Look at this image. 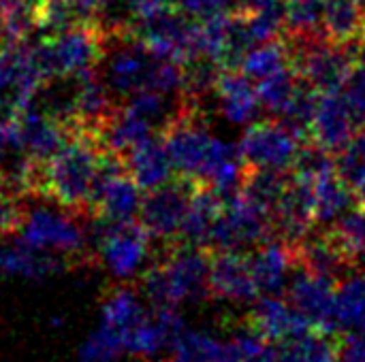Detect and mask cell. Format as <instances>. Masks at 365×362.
I'll list each match as a JSON object with an SVG mask.
<instances>
[{
	"instance_id": "6da1fadb",
	"label": "cell",
	"mask_w": 365,
	"mask_h": 362,
	"mask_svg": "<svg viewBox=\"0 0 365 362\" xmlns=\"http://www.w3.org/2000/svg\"><path fill=\"white\" fill-rule=\"evenodd\" d=\"M105 156L107 149L96 139L71 132V139L51 158L36 162L30 198L51 201L75 213L90 215Z\"/></svg>"
},
{
	"instance_id": "7a4b0ae2",
	"label": "cell",
	"mask_w": 365,
	"mask_h": 362,
	"mask_svg": "<svg viewBox=\"0 0 365 362\" xmlns=\"http://www.w3.org/2000/svg\"><path fill=\"white\" fill-rule=\"evenodd\" d=\"M210 269L212 256L205 247L171 243L165 258L143 273V294L152 307L180 309L199 303L212 294Z\"/></svg>"
},
{
	"instance_id": "3957f363",
	"label": "cell",
	"mask_w": 365,
	"mask_h": 362,
	"mask_svg": "<svg viewBox=\"0 0 365 362\" xmlns=\"http://www.w3.org/2000/svg\"><path fill=\"white\" fill-rule=\"evenodd\" d=\"M88 215L75 213L58 203L24 207L19 228L15 237L26 241L32 247L60 254L71 262L83 260L90 256V237H88Z\"/></svg>"
},
{
	"instance_id": "277c9868",
	"label": "cell",
	"mask_w": 365,
	"mask_h": 362,
	"mask_svg": "<svg viewBox=\"0 0 365 362\" xmlns=\"http://www.w3.org/2000/svg\"><path fill=\"white\" fill-rule=\"evenodd\" d=\"M45 79L77 77L96 70L105 55V30L101 26H75L41 38L32 45Z\"/></svg>"
},
{
	"instance_id": "5b68a950",
	"label": "cell",
	"mask_w": 365,
	"mask_h": 362,
	"mask_svg": "<svg viewBox=\"0 0 365 362\" xmlns=\"http://www.w3.org/2000/svg\"><path fill=\"white\" fill-rule=\"evenodd\" d=\"M284 41L297 75L319 92L342 90L357 66V47L353 45H340L325 36H287Z\"/></svg>"
},
{
	"instance_id": "8992f818",
	"label": "cell",
	"mask_w": 365,
	"mask_h": 362,
	"mask_svg": "<svg viewBox=\"0 0 365 362\" xmlns=\"http://www.w3.org/2000/svg\"><path fill=\"white\" fill-rule=\"evenodd\" d=\"M130 32L156 55L173 60L178 64H188L192 58L201 55V21L184 15L173 4L137 19Z\"/></svg>"
},
{
	"instance_id": "52a82bcc",
	"label": "cell",
	"mask_w": 365,
	"mask_h": 362,
	"mask_svg": "<svg viewBox=\"0 0 365 362\" xmlns=\"http://www.w3.org/2000/svg\"><path fill=\"white\" fill-rule=\"evenodd\" d=\"M274 239L272 215L252 203L242 190L225 198L222 211L212 233L210 247L218 252H244Z\"/></svg>"
},
{
	"instance_id": "ba28073f",
	"label": "cell",
	"mask_w": 365,
	"mask_h": 362,
	"mask_svg": "<svg viewBox=\"0 0 365 362\" xmlns=\"http://www.w3.org/2000/svg\"><path fill=\"white\" fill-rule=\"evenodd\" d=\"M304 137L280 119L257 122L246 128L240 139V154L246 171H293L304 147Z\"/></svg>"
},
{
	"instance_id": "9c48e42d",
	"label": "cell",
	"mask_w": 365,
	"mask_h": 362,
	"mask_svg": "<svg viewBox=\"0 0 365 362\" xmlns=\"http://www.w3.org/2000/svg\"><path fill=\"white\" fill-rule=\"evenodd\" d=\"M199 183L178 177L169 183L148 190L141 203L139 222L150 233L152 239L171 245L180 241V233L184 226V218L192 198V192Z\"/></svg>"
},
{
	"instance_id": "30bf717a",
	"label": "cell",
	"mask_w": 365,
	"mask_h": 362,
	"mask_svg": "<svg viewBox=\"0 0 365 362\" xmlns=\"http://www.w3.org/2000/svg\"><path fill=\"white\" fill-rule=\"evenodd\" d=\"M141 186L133 179L126 169V160L107 151L103 171L92 196L90 215H98L111 222L139 220L141 211Z\"/></svg>"
},
{
	"instance_id": "8fae6325",
	"label": "cell",
	"mask_w": 365,
	"mask_h": 362,
	"mask_svg": "<svg viewBox=\"0 0 365 362\" xmlns=\"http://www.w3.org/2000/svg\"><path fill=\"white\" fill-rule=\"evenodd\" d=\"M338 280L299 267L289 282V301L308 318L312 329L336 333Z\"/></svg>"
},
{
	"instance_id": "7c38bea8",
	"label": "cell",
	"mask_w": 365,
	"mask_h": 362,
	"mask_svg": "<svg viewBox=\"0 0 365 362\" xmlns=\"http://www.w3.org/2000/svg\"><path fill=\"white\" fill-rule=\"evenodd\" d=\"M317 222L314 209V186L310 179L299 177L291 171L289 188L272 211L274 239H280L293 247H297L312 230Z\"/></svg>"
},
{
	"instance_id": "4fadbf2b",
	"label": "cell",
	"mask_w": 365,
	"mask_h": 362,
	"mask_svg": "<svg viewBox=\"0 0 365 362\" xmlns=\"http://www.w3.org/2000/svg\"><path fill=\"white\" fill-rule=\"evenodd\" d=\"M11 124L17 143L36 162H45L47 158H51L71 139V130L64 122L34 105L13 117Z\"/></svg>"
},
{
	"instance_id": "5bb4252c",
	"label": "cell",
	"mask_w": 365,
	"mask_h": 362,
	"mask_svg": "<svg viewBox=\"0 0 365 362\" xmlns=\"http://www.w3.org/2000/svg\"><path fill=\"white\" fill-rule=\"evenodd\" d=\"M248 329L267 344H282L317 331L291 301L278 294H265V299L257 301L248 316Z\"/></svg>"
},
{
	"instance_id": "9a60e30c",
	"label": "cell",
	"mask_w": 365,
	"mask_h": 362,
	"mask_svg": "<svg viewBox=\"0 0 365 362\" xmlns=\"http://www.w3.org/2000/svg\"><path fill=\"white\" fill-rule=\"evenodd\" d=\"M361 128L342 90L321 92L319 107L310 126V139L329 151H338Z\"/></svg>"
},
{
	"instance_id": "2e32d148",
	"label": "cell",
	"mask_w": 365,
	"mask_h": 362,
	"mask_svg": "<svg viewBox=\"0 0 365 362\" xmlns=\"http://www.w3.org/2000/svg\"><path fill=\"white\" fill-rule=\"evenodd\" d=\"M212 294L231 303H250L261 292L255 280L250 254L244 252H218L212 256L210 269Z\"/></svg>"
},
{
	"instance_id": "e0dca14e",
	"label": "cell",
	"mask_w": 365,
	"mask_h": 362,
	"mask_svg": "<svg viewBox=\"0 0 365 362\" xmlns=\"http://www.w3.org/2000/svg\"><path fill=\"white\" fill-rule=\"evenodd\" d=\"M218 111L237 126H248L263 109L257 83L242 68H225L216 85Z\"/></svg>"
},
{
	"instance_id": "ac0fdd59",
	"label": "cell",
	"mask_w": 365,
	"mask_h": 362,
	"mask_svg": "<svg viewBox=\"0 0 365 362\" xmlns=\"http://www.w3.org/2000/svg\"><path fill=\"white\" fill-rule=\"evenodd\" d=\"M73 262L60 254L45 252L28 245L19 237L11 243L0 245V275L26 277V280H45L62 273Z\"/></svg>"
},
{
	"instance_id": "d6986e66",
	"label": "cell",
	"mask_w": 365,
	"mask_h": 362,
	"mask_svg": "<svg viewBox=\"0 0 365 362\" xmlns=\"http://www.w3.org/2000/svg\"><path fill=\"white\" fill-rule=\"evenodd\" d=\"M250 260L261 294H280L291 282L293 269L297 267L295 247L280 239H269L267 243L259 245L257 252L250 254Z\"/></svg>"
},
{
	"instance_id": "ffe728a7",
	"label": "cell",
	"mask_w": 365,
	"mask_h": 362,
	"mask_svg": "<svg viewBox=\"0 0 365 362\" xmlns=\"http://www.w3.org/2000/svg\"><path fill=\"white\" fill-rule=\"evenodd\" d=\"M342 339L327 331H310L302 337L269 344L257 362H338Z\"/></svg>"
},
{
	"instance_id": "44dd1931",
	"label": "cell",
	"mask_w": 365,
	"mask_h": 362,
	"mask_svg": "<svg viewBox=\"0 0 365 362\" xmlns=\"http://www.w3.org/2000/svg\"><path fill=\"white\" fill-rule=\"evenodd\" d=\"M126 169L133 175V179L141 186L143 192L169 183L175 169H173L163 134H156L143 141L141 145H137L126 156Z\"/></svg>"
},
{
	"instance_id": "7402d4cb",
	"label": "cell",
	"mask_w": 365,
	"mask_h": 362,
	"mask_svg": "<svg viewBox=\"0 0 365 362\" xmlns=\"http://www.w3.org/2000/svg\"><path fill=\"white\" fill-rule=\"evenodd\" d=\"M222 205H225V196H220L210 186H197V190L192 192L178 243L210 250L212 233L222 211Z\"/></svg>"
},
{
	"instance_id": "603a6c76",
	"label": "cell",
	"mask_w": 365,
	"mask_h": 362,
	"mask_svg": "<svg viewBox=\"0 0 365 362\" xmlns=\"http://www.w3.org/2000/svg\"><path fill=\"white\" fill-rule=\"evenodd\" d=\"M323 34L340 45L365 43V0H325Z\"/></svg>"
},
{
	"instance_id": "cb8c5ba5",
	"label": "cell",
	"mask_w": 365,
	"mask_h": 362,
	"mask_svg": "<svg viewBox=\"0 0 365 362\" xmlns=\"http://www.w3.org/2000/svg\"><path fill=\"white\" fill-rule=\"evenodd\" d=\"M297 267H304L308 271L314 273H323L329 277L342 275L349 269H355L351 265V260L346 258V254L342 252V247L336 243V239L331 237L329 230L321 233V235H308L297 247Z\"/></svg>"
},
{
	"instance_id": "d4e9b609",
	"label": "cell",
	"mask_w": 365,
	"mask_h": 362,
	"mask_svg": "<svg viewBox=\"0 0 365 362\" xmlns=\"http://www.w3.org/2000/svg\"><path fill=\"white\" fill-rule=\"evenodd\" d=\"M145 316H148V312L143 309L139 294L133 288L120 286V288H113L103 303L101 326H105L113 335H118L124 344V350H126L128 337L145 320Z\"/></svg>"
},
{
	"instance_id": "484cf974",
	"label": "cell",
	"mask_w": 365,
	"mask_h": 362,
	"mask_svg": "<svg viewBox=\"0 0 365 362\" xmlns=\"http://www.w3.org/2000/svg\"><path fill=\"white\" fill-rule=\"evenodd\" d=\"M312 186H314V209H317L319 224H336L349 209L361 203L357 194L338 175V171H331L314 179Z\"/></svg>"
},
{
	"instance_id": "4316f807",
	"label": "cell",
	"mask_w": 365,
	"mask_h": 362,
	"mask_svg": "<svg viewBox=\"0 0 365 362\" xmlns=\"http://www.w3.org/2000/svg\"><path fill=\"white\" fill-rule=\"evenodd\" d=\"M336 329L365 337V273H355L338 286Z\"/></svg>"
},
{
	"instance_id": "83f0119b",
	"label": "cell",
	"mask_w": 365,
	"mask_h": 362,
	"mask_svg": "<svg viewBox=\"0 0 365 362\" xmlns=\"http://www.w3.org/2000/svg\"><path fill=\"white\" fill-rule=\"evenodd\" d=\"M289 66H293L291 49H289L287 41H278V38L257 45L255 49L248 51V55L240 64V68L255 83L265 79V77H272V75H276Z\"/></svg>"
},
{
	"instance_id": "f1b7e54d",
	"label": "cell",
	"mask_w": 365,
	"mask_h": 362,
	"mask_svg": "<svg viewBox=\"0 0 365 362\" xmlns=\"http://www.w3.org/2000/svg\"><path fill=\"white\" fill-rule=\"evenodd\" d=\"M329 233L353 267L365 265V203L349 209Z\"/></svg>"
},
{
	"instance_id": "f546056e",
	"label": "cell",
	"mask_w": 365,
	"mask_h": 362,
	"mask_svg": "<svg viewBox=\"0 0 365 362\" xmlns=\"http://www.w3.org/2000/svg\"><path fill=\"white\" fill-rule=\"evenodd\" d=\"M336 154L338 175L357 194V198L365 203V128H359Z\"/></svg>"
},
{
	"instance_id": "4dcf8cb0",
	"label": "cell",
	"mask_w": 365,
	"mask_h": 362,
	"mask_svg": "<svg viewBox=\"0 0 365 362\" xmlns=\"http://www.w3.org/2000/svg\"><path fill=\"white\" fill-rule=\"evenodd\" d=\"M319 98H321V92L302 79L293 96L284 105V109L276 115V119H280L282 124H287L289 128H293L297 134L306 139L310 137V126L319 107Z\"/></svg>"
},
{
	"instance_id": "1f68e13d",
	"label": "cell",
	"mask_w": 365,
	"mask_h": 362,
	"mask_svg": "<svg viewBox=\"0 0 365 362\" xmlns=\"http://www.w3.org/2000/svg\"><path fill=\"white\" fill-rule=\"evenodd\" d=\"M299 81H302V77L297 75L295 66H289V68H284V70H280V73H276L272 77H265V79L257 81V90H259V98H261L263 109L272 117H276L284 109L289 98L293 96Z\"/></svg>"
},
{
	"instance_id": "d6a6232c",
	"label": "cell",
	"mask_w": 365,
	"mask_h": 362,
	"mask_svg": "<svg viewBox=\"0 0 365 362\" xmlns=\"http://www.w3.org/2000/svg\"><path fill=\"white\" fill-rule=\"evenodd\" d=\"M173 352L178 362H220L222 341L203 331H184Z\"/></svg>"
},
{
	"instance_id": "836d02e7",
	"label": "cell",
	"mask_w": 365,
	"mask_h": 362,
	"mask_svg": "<svg viewBox=\"0 0 365 362\" xmlns=\"http://www.w3.org/2000/svg\"><path fill=\"white\" fill-rule=\"evenodd\" d=\"M124 344L118 335H113L109 329L98 326L94 335L81 346L77 362H120L124 354Z\"/></svg>"
},
{
	"instance_id": "e575fe53",
	"label": "cell",
	"mask_w": 365,
	"mask_h": 362,
	"mask_svg": "<svg viewBox=\"0 0 365 362\" xmlns=\"http://www.w3.org/2000/svg\"><path fill=\"white\" fill-rule=\"evenodd\" d=\"M171 4L197 21H207L237 9L235 0H171Z\"/></svg>"
},
{
	"instance_id": "d590c367",
	"label": "cell",
	"mask_w": 365,
	"mask_h": 362,
	"mask_svg": "<svg viewBox=\"0 0 365 362\" xmlns=\"http://www.w3.org/2000/svg\"><path fill=\"white\" fill-rule=\"evenodd\" d=\"M353 113L357 115L361 128H365V66L357 62L355 70L351 73L346 85L342 87Z\"/></svg>"
},
{
	"instance_id": "8d00e7d4",
	"label": "cell",
	"mask_w": 365,
	"mask_h": 362,
	"mask_svg": "<svg viewBox=\"0 0 365 362\" xmlns=\"http://www.w3.org/2000/svg\"><path fill=\"white\" fill-rule=\"evenodd\" d=\"M24 205L19 198L9 196L0 190V235H15L21 222Z\"/></svg>"
},
{
	"instance_id": "74e56055",
	"label": "cell",
	"mask_w": 365,
	"mask_h": 362,
	"mask_svg": "<svg viewBox=\"0 0 365 362\" xmlns=\"http://www.w3.org/2000/svg\"><path fill=\"white\" fill-rule=\"evenodd\" d=\"M338 362H365V337L353 335L351 339L342 341L340 361Z\"/></svg>"
},
{
	"instance_id": "f35d334b",
	"label": "cell",
	"mask_w": 365,
	"mask_h": 362,
	"mask_svg": "<svg viewBox=\"0 0 365 362\" xmlns=\"http://www.w3.org/2000/svg\"><path fill=\"white\" fill-rule=\"evenodd\" d=\"M276 2H280V0H235V6H237V11H261Z\"/></svg>"
},
{
	"instance_id": "ab89813d",
	"label": "cell",
	"mask_w": 365,
	"mask_h": 362,
	"mask_svg": "<svg viewBox=\"0 0 365 362\" xmlns=\"http://www.w3.org/2000/svg\"><path fill=\"white\" fill-rule=\"evenodd\" d=\"M165 362H178V361H175V358H173V361H165Z\"/></svg>"
},
{
	"instance_id": "60d3db41",
	"label": "cell",
	"mask_w": 365,
	"mask_h": 362,
	"mask_svg": "<svg viewBox=\"0 0 365 362\" xmlns=\"http://www.w3.org/2000/svg\"><path fill=\"white\" fill-rule=\"evenodd\" d=\"M0 237H2V235H0ZM0 245H2V243H0Z\"/></svg>"
}]
</instances>
